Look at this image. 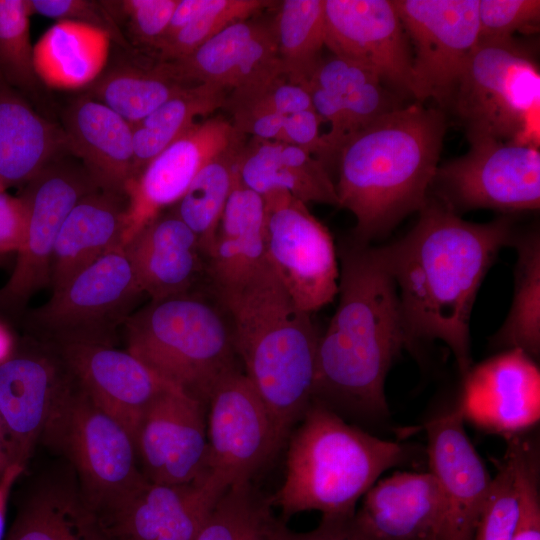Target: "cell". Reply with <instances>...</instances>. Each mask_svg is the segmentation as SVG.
<instances>
[{"instance_id":"1","label":"cell","mask_w":540,"mask_h":540,"mask_svg":"<svg viewBox=\"0 0 540 540\" xmlns=\"http://www.w3.org/2000/svg\"><path fill=\"white\" fill-rule=\"evenodd\" d=\"M515 235L509 215L472 223L428 195L415 226L383 246L414 347L443 341L461 375L468 372L473 304L498 252Z\"/></svg>"},{"instance_id":"2","label":"cell","mask_w":540,"mask_h":540,"mask_svg":"<svg viewBox=\"0 0 540 540\" xmlns=\"http://www.w3.org/2000/svg\"><path fill=\"white\" fill-rule=\"evenodd\" d=\"M337 309L319 337L313 400L365 420L389 415L385 380L404 348H414L383 246L351 237L340 244Z\"/></svg>"},{"instance_id":"3","label":"cell","mask_w":540,"mask_h":540,"mask_svg":"<svg viewBox=\"0 0 540 540\" xmlns=\"http://www.w3.org/2000/svg\"><path fill=\"white\" fill-rule=\"evenodd\" d=\"M446 129L443 110L415 102L383 115L343 144L335 188L338 207L356 219L353 239L370 243L421 210Z\"/></svg>"},{"instance_id":"4","label":"cell","mask_w":540,"mask_h":540,"mask_svg":"<svg viewBox=\"0 0 540 540\" xmlns=\"http://www.w3.org/2000/svg\"><path fill=\"white\" fill-rule=\"evenodd\" d=\"M226 310L237 357L285 445L313 400L320 335L268 262L242 282L211 292Z\"/></svg>"},{"instance_id":"5","label":"cell","mask_w":540,"mask_h":540,"mask_svg":"<svg viewBox=\"0 0 540 540\" xmlns=\"http://www.w3.org/2000/svg\"><path fill=\"white\" fill-rule=\"evenodd\" d=\"M287 441L283 482L268 496L285 520L304 511L354 515L380 475L406 456L402 445L347 423L314 400Z\"/></svg>"},{"instance_id":"6","label":"cell","mask_w":540,"mask_h":540,"mask_svg":"<svg viewBox=\"0 0 540 540\" xmlns=\"http://www.w3.org/2000/svg\"><path fill=\"white\" fill-rule=\"evenodd\" d=\"M127 351L205 406L238 368L230 318L217 298L196 289L150 300L122 327Z\"/></svg>"},{"instance_id":"7","label":"cell","mask_w":540,"mask_h":540,"mask_svg":"<svg viewBox=\"0 0 540 540\" xmlns=\"http://www.w3.org/2000/svg\"><path fill=\"white\" fill-rule=\"evenodd\" d=\"M468 142L492 139L539 147L540 73L514 38L478 40L452 107Z\"/></svg>"},{"instance_id":"8","label":"cell","mask_w":540,"mask_h":540,"mask_svg":"<svg viewBox=\"0 0 540 540\" xmlns=\"http://www.w3.org/2000/svg\"><path fill=\"white\" fill-rule=\"evenodd\" d=\"M41 442L67 459L84 497L102 518L147 481L132 436L75 379Z\"/></svg>"},{"instance_id":"9","label":"cell","mask_w":540,"mask_h":540,"mask_svg":"<svg viewBox=\"0 0 540 540\" xmlns=\"http://www.w3.org/2000/svg\"><path fill=\"white\" fill-rule=\"evenodd\" d=\"M142 294L122 246L78 272L21 319L27 336L50 346H115L119 330Z\"/></svg>"},{"instance_id":"10","label":"cell","mask_w":540,"mask_h":540,"mask_svg":"<svg viewBox=\"0 0 540 540\" xmlns=\"http://www.w3.org/2000/svg\"><path fill=\"white\" fill-rule=\"evenodd\" d=\"M439 166L430 189L459 215L473 209L505 213L540 207L539 147L483 139ZM430 191V190H429Z\"/></svg>"},{"instance_id":"11","label":"cell","mask_w":540,"mask_h":540,"mask_svg":"<svg viewBox=\"0 0 540 540\" xmlns=\"http://www.w3.org/2000/svg\"><path fill=\"white\" fill-rule=\"evenodd\" d=\"M266 259L300 310L312 314L338 294L336 247L327 227L286 191L262 196Z\"/></svg>"},{"instance_id":"12","label":"cell","mask_w":540,"mask_h":540,"mask_svg":"<svg viewBox=\"0 0 540 540\" xmlns=\"http://www.w3.org/2000/svg\"><path fill=\"white\" fill-rule=\"evenodd\" d=\"M98 188L81 163L54 158L21 192L27 206L24 243L7 282L0 288V312L21 318L30 299L50 286L51 259L65 218L75 204Z\"/></svg>"},{"instance_id":"13","label":"cell","mask_w":540,"mask_h":540,"mask_svg":"<svg viewBox=\"0 0 540 540\" xmlns=\"http://www.w3.org/2000/svg\"><path fill=\"white\" fill-rule=\"evenodd\" d=\"M412 44L417 102L452 107L459 79L479 40V0H393ZM411 47V48H412Z\"/></svg>"},{"instance_id":"14","label":"cell","mask_w":540,"mask_h":540,"mask_svg":"<svg viewBox=\"0 0 540 540\" xmlns=\"http://www.w3.org/2000/svg\"><path fill=\"white\" fill-rule=\"evenodd\" d=\"M206 428L207 469L229 486L251 481L284 446L265 404L239 367L213 389Z\"/></svg>"},{"instance_id":"15","label":"cell","mask_w":540,"mask_h":540,"mask_svg":"<svg viewBox=\"0 0 540 540\" xmlns=\"http://www.w3.org/2000/svg\"><path fill=\"white\" fill-rule=\"evenodd\" d=\"M73 382L56 350L29 336L0 361V416L11 464L26 467Z\"/></svg>"},{"instance_id":"16","label":"cell","mask_w":540,"mask_h":540,"mask_svg":"<svg viewBox=\"0 0 540 540\" xmlns=\"http://www.w3.org/2000/svg\"><path fill=\"white\" fill-rule=\"evenodd\" d=\"M245 143L246 136L230 119L215 116L196 122L154 157L125 189V244L164 209L174 206L205 164Z\"/></svg>"},{"instance_id":"17","label":"cell","mask_w":540,"mask_h":540,"mask_svg":"<svg viewBox=\"0 0 540 540\" xmlns=\"http://www.w3.org/2000/svg\"><path fill=\"white\" fill-rule=\"evenodd\" d=\"M325 47L410 94L412 48L391 0H324Z\"/></svg>"},{"instance_id":"18","label":"cell","mask_w":540,"mask_h":540,"mask_svg":"<svg viewBox=\"0 0 540 540\" xmlns=\"http://www.w3.org/2000/svg\"><path fill=\"white\" fill-rule=\"evenodd\" d=\"M139 466L147 481L192 482L208 472L206 406L173 387L145 410L136 430Z\"/></svg>"},{"instance_id":"19","label":"cell","mask_w":540,"mask_h":540,"mask_svg":"<svg viewBox=\"0 0 540 540\" xmlns=\"http://www.w3.org/2000/svg\"><path fill=\"white\" fill-rule=\"evenodd\" d=\"M430 473L444 502L437 540H474L492 478L464 428L458 405L425 424Z\"/></svg>"},{"instance_id":"20","label":"cell","mask_w":540,"mask_h":540,"mask_svg":"<svg viewBox=\"0 0 540 540\" xmlns=\"http://www.w3.org/2000/svg\"><path fill=\"white\" fill-rule=\"evenodd\" d=\"M458 407L464 420L513 438L540 418V372L532 357L508 349L463 375Z\"/></svg>"},{"instance_id":"21","label":"cell","mask_w":540,"mask_h":540,"mask_svg":"<svg viewBox=\"0 0 540 540\" xmlns=\"http://www.w3.org/2000/svg\"><path fill=\"white\" fill-rule=\"evenodd\" d=\"M228 487L209 471L183 484L146 481L103 519L114 540H195Z\"/></svg>"},{"instance_id":"22","label":"cell","mask_w":540,"mask_h":540,"mask_svg":"<svg viewBox=\"0 0 540 540\" xmlns=\"http://www.w3.org/2000/svg\"><path fill=\"white\" fill-rule=\"evenodd\" d=\"M51 347L91 400L119 422L133 440L148 406L159 395L176 387L136 356L115 346L65 344Z\"/></svg>"},{"instance_id":"23","label":"cell","mask_w":540,"mask_h":540,"mask_svg":"<svg viewBox=\"0 0 540 540\" xmlns=\"http://www.w3.org/2000/svg\"><path fill=\"white\" fill-rule=\"evenodd\" d=\"M306 86L316 113L330 124L322 134L326 168L351 136L401 107L376 74L334 55L321 59Z\"/></svg>"},{"instance_id":"24","label":"cell","mask_w":540,"mask_h":540,"mask_svg":"<svg viewBox=\"0 0 540 540\" xmlns=\"http://www.w3.org/2000/svg\"><path fill=\"white\" fill-rule=\"evenodd\" d=\"M66 149L99 190L125 196L134 177L132 125L88 94L64 110Z\"/></svg>"},{"instance_id":"25","label":"cell","mask_w":540,"mask_h":540,"mask_svg":"<svg viewBox=\"0 0 540 540\" xmlns=\"http://www.w3.org/2000/svg\"><path fill=\"white\" fill-rule=\"evenodd\" d=\"M123 247L150 300L187 293L206 279L207 259L197 236L171 211L160 214Z\"/></svg>"},{"instance_id":"26","label":"cell","mask_w":540,"mask_h":540,"mask_svg":"<svg viewBox=\"0 0 540 540\" xmlns=\"http://www.w3.org/2000/svg\"><path fill=\"white\" fill-rule=\"evenodd\" d=\"M443 516V498L430 472H396L364 494L354 519L373 540H428L437 538Z\"/></svg>"},{"instance_id":"27","label":"cell","mask_w":540,"mask_h":540,"mask_svg":"<svg viewBox=\"0 0 540 540\" xmlns=\"http://www.w3.org/2000/svg\"><path fill=\"white\" fill-rule=\"evenodd\" d=\"M126 198L102 190L83 196L58 233L50 269L52 292L104 254L124 246Z\"/></svg>"},{"instance_id":"28","label":"cell","mask_w":540,"mask_h":540,"mask_svg":"<svg viewBox=\"0 0 540 540\" xmlns=\"http://www.w3.org/2000/svg\"><path fill=\"white\" fill-rule=\"evenodd\" d=\"M4 540H114L76 476L40 481L20 505Z\"/></svg>"},{"instance_id":"29","label":"cell","mask_w":540,"mask_h":540,"mask_svg":"<svg viewBox=\"0 0 540 540\" xmlns=\"http://www.w3.org/2000/svg\"><path fill=\"white\" fill-rule=\"evenodd\" d=\"M238 173L242 183L261 196L286 191L305 204L338 207L335 183L326 166L299 146L252 138L240 151Z\"/></svg>"},{"instance_id":"30","label":"cell","mask_w":540,"mask_h":540,"mask_svg":"<svg viewBox=\"0 0 540 540\" xmlns=\"http://www.w3.org/2000/svg\"><path fill=\"white\" fill-rule=\"evenodd\" d=\"M265 217L263 197L245 186L238 173L207 259L211 292L242 282L267 262Z\"/></svg>"},{"instance_id":"31","label":"cell","mask_w":540,"mask_h":540,"mask_svg":"<svg viewBox=\"0 0 540 540\" xmlns=\"http://www.w3.org/2000/svg\"><path fill=\"white\" fill-rule=\"evenodd\" d=\"M64 152L62 128L41 117L19 91L0 80V188L26 185Z\"/></svg>"},{"instance_id":"32","label":"cell","mask_w":540,"mask_h":540,"mask_svg":"<svg viewBox=\"0 0 540 540\" xmlns=\"http://www.w3.org/2000/svg\"><path fill=\"white\" fill-rule=\"evenodd\" d=\"M112 34L72 20L57 21L33 45V64L41 83L63 90L91 86L109 58Z\"/></svg>"},{"instance_id":"33","label":"cell","mask_w":540,"mask_h":540,"mask_svg":"<svg viewBox=\"0 0 540 540\" xmlns=\"http://www.w3.org/2000/svg\"><path fill=\"white\" fill-rule=\"evenodd\" d=\"M227 95L226 90L215 85H188L132 125L134 177L154 157L188 131L198 117L223 109Z\"/></svg>"},{"instance_id":"34","label":"cell","mask_w":540,"mask_h":540,"mask_svg":"<svg viewBox=\"0 0 540 540\" xmlns=\"http://www.w3.org/2000/svg\"><path fill=\"white\" fill-rule=\"evenodd\" d=\"M514 294L509 313L490 338L496 349H520L533 359L540 353V236L538 230L515 235Z\"/></svg>"},{"instance_id":"35","label":"cell","mask_w":540,"mask_h":540,"mask_svg":"<svg viewBox=\"0 0 540 540\" xmlns=\"http://www.w3.org/2000/svg\"><path fill=\"white\" fill-rule=\"evenodd\" d=\"M274 509L251 481L234 483L219 497L195 540H293L295 531Z\"/></svg>"},{"instance_id":"36","label":"cell","mask_w":540,"mask_h":540,"mask_svg":"<svg viewBox=\"0 0 540 540\" xmlns=\"http://www.w3.org/2000/svg\"><path fill=\"white\" fill-rule=\"evenodd\" d=\"M261 24L249 19L236 22L190 55L180 60L157 64L166 74L182 84H211L230 92L241 84L248 47Z\"/></svg>"},{"instance_id":"37","label":"cell","mask_w":540,"mask_h":540,"mask_svg":"<svg viewBox=\"0 0 540 540\" xmlns=\"http://www.w3.org/2000/svg\"><path fill=\"white\" fill-rule=\"evenodd\" d=\"M285 79L306 85L325 46L324 0H284L272 22Z\"/></svg>"},{"instance_id":"38","label":"cell","mask_w":540,"mask_h":540,"mask_svg":"<svg viewBox=\"0 0 540 540\" xmlns=\"http://www.w3.org/2000/svg\"><path fill=\"white\" fill-rule=\"evenodd\" d=\"M244 145L205 164L184 195L172 206L171 212L197 236L206 259L213 250L223 211L238 174V158Z\"/></svg>"},{"instance_id":"39","label":"cell","mask_w":540,"mask_h":540,"mask_svg":"<svg viewBox=\"0 0 540 540\" xmlns=\"http://www.w3.org/2000/svg\"><path fill=\"white\" fill-rule=\"evenodd\" d=\"M186 86L158 64L148 68L122 65L103 73L88 95L134 125Z\"/></svg>"},{"instance_id":"40","label":"cell","mask_w":540,"mask_h":540,"mask_svg":"<svg viewBox=\"0 0 540 540\" xmlns=\"http://www.w3.org/2000/svg\"><path fill=\"white\" fill-rule=\"evenodd\" d=\"M28 0H0V80L17 91L35 92Z\"/></svg>"},{"instance_id":"41","label":"cell","mask_w":540,"mask_h":540,"mask_svg":"<svg viewBox=\"0 0 540 540\" xmlns=\"http://www.w3.org/2000/svg\"><path fill=\"white\" fill-rule=\"evenodd\" d=\"M269 0H208L205 8L173 37L157 48L158 62L180 60L228 26L250 19L276 5Z\"/></svg>"},{"instance_id":"42","label":"cell","mask_w":540,"mask_h":540,"mask_svg":"<svg viewBox=\"0 0 540 540\" xmlns=\"http://www.w3.org/2000/svg\"><path fill=\"white\" fill-rule=\"evenodd\" d=\"M509 458L519 497V514L512 540H540L539 460L536 447L511 438Z\"/></svg>"},{"instance_id":"43","label":"cell","mask_w":540,"mask_h":540,"mask_svg":"<svg viewBox=\"0 0 540 540\" xmlns=\"http://www.w3.org/2000/svg\"><path fill=\"white\" fill-rule=\"evenodd\" d=\"M223 109L231 117L253 113L290 115L314 109L306 85L294 84L279 77L264 84L228 92Z\"/></svg>"},{"instance_id":"44","label":"cell","mask_w":540,"mask_h":540,"mask_svg":"<svg viewBox=\"0 0 540 540\" xmlns=\"http://www.w3.org/2000/svg\"><path fill=\"white\" fill-rule=\"evenodd\" d=\"M519 514V497L514 471L506 457L479 519L474 540H512Z\"/></svg>"},{"instance_id":"45","label":"cell","mask_w":540,"mask_h":540,"mask_svg":"<svg viewBox=\"0 0 540 540\" xmlns=\"http://www.w3.org/2000/svg\"><path fill=\"white\" fill-rule=\"evenodd\" d=\"M179 0L102 1L113 18L123 20L132 40L156 50Z\"/></svg>"},{"instance_id":"46","label":"cell","mask_w":540,"mask_h":540,"mask_svg":"<svg viewBox=\"0 0 540 540\" xmlns=\"http://www.w3.org/2000/svg\"><path fill=\"white\" fill-rule=\"evenodd\" d=\"M479 40H504L539 30V0H479Z\"/></svg>"},{"instance_id":"47","label":"cell","mask_w":540,"mask_h":540,"mask_svg":"<svg viewBox=\"0 0 540 540\" xmlns=\"http://www.w3.org/2000/svg\"><path fill=\"white\" fill-rule=\"evenodd\" d=\"M32 14L49 18L72 20L89 23L108 30L112 36L116 33V23L110 16L102 1L90 0H28ZM120 36V35H119Z\"/></svg>"},{"instance_id":"48","label":"cell","mask_w":540,"mask_h":540,"mask_svg":"<svg viewBox=\"0 0 540 540\" xmlns=\"http://www.w3.org/2000/svg\"><path fill=\"white\" fill-rule=\"evenodd\" d=\"M27 228V206L21 195L0 188V257L21 249Z\"/></svg>"},{"instance_id":"49","label":"cell","mask_w":540,"mask_h":540,"mask_svg":"<svg viewBox=\"0 0 540 540\" xmlns=\"http://www.w3.org/2000/svg\"><path fill=\"white\" fill-rule=\"evenodd\" d=\"M293 540H373L357 525L354 515L322 516L319 525L311 531L295 532Z\"/></svg>"},{"instance_id":"50","label":"cell","mask_w":540,"mask_h":540,"mask_svg":"<svg viewBox=\"0 0 540 540\" xmlns=\"http://www.w3.org/2000/svg\"><path fill=\"white\" fill-rule=\"evenodd\" d=\"M25 468L12 463L0 477V540L5 539L6 514L11 490Z\"/></svg>"},{"instance_id":"51","label":"cell","mask_w":540,"mask_h":540,"mask_svg":"<svg viewBox=\"0 0 540 540\" xmlns=\"http://www.w3.org/2000/svg\"><path fill=\"white\" fill-rule=\"evenodd\" d=\"M8 446L5 437L4 427L0 416V477L3 475L6 468L10 465Z\"/></svg>"},{"instance_id":"52","label":"cell","mask_w":540,"mask_h":540,"mask_svg":"<svg viewBox=\"0 0 540 540\" xmlns=\"http://www.w3.org/2000/svg\"><path fill=\"white\" fill-rule=\"evenodd\" d=\"M13 347V343L9 340L6 331L0 326V361L10 354Z\"/></svg>"},{"instance_id":"53","label":"cell","mask_w":540,"mask_h":540,"mask_svg":"<svg viewBox=\"0 0 540 540\" xmlns=\"http://www.w3.org/2000/svg\"><path fill=\"white\" fill-rule=\"evenodd\" d=\"M428 540H437V538H436V537H433V538H430V539H428Z\"/></svg>"}]
</instances>
